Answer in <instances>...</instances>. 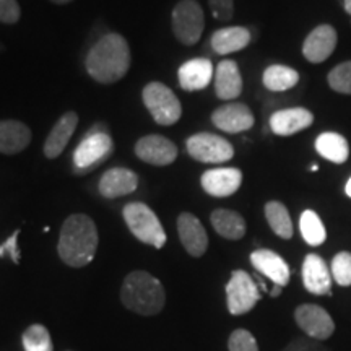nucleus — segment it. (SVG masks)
<instances>
[{
    "instance_id": "obj_14",
    "label": "nucleus",
    "mask_w": 351,
    "mask_h": 351,
    "mask_svg": "<svg viewBox=\"0 0 351 351\" xmlns=\"http://www.w3.org/2000/svg\"><path fill=\"white\" fill-rule=\"evenodd\" d=\"M178 232L189 256L202 257L208 249V234L195 215L184 212L178 218Z\"/></svg>"
},
{
    "instance_id": "obj_13",
    "label": "nucleus",
    "mask_w": 351,
    "mask_h": 351,
    "mask_svg": "<svg viewBox=\"0 0 351 351\" xmlns=\"http://www.w3.org/2000/svg\"><path fill=\"white\" fill-rule=\"evenodd\" d=\"M212 122L219 130L228 134H241L251 130L254 122V114L243 103H228L215 109L212 114Z\"/></svg>"
},
{
    "instance_id": "obj_26",
    "label": "nucleus",
    "mask_w": 351,
    "mask_h": 351,
    "mask_svg": "<svg viewBox=\"0 0 351 351\" xmlns=\"http://www.w3.org/2000/svg\"><path fill=\"white\" fill-rule=\"evenodd\" d=\"M315 150L322 158L332 163L341 165L348 160L350 145L343 135L337 132H324L315 138Z\"/></svg>"
},
{
    "instance_id": "obj_33",
    "label": "nucleus",
    "mask_w": 351,
    "mask_h": 351,
    "mask_svg": "<svg viewBox=\"0 0 351 351\" xmlns=\"http://www.w3.org/2000/svg\"><path fill=\"white\" fill-rule=\"evenodd\" d=\"M228 350L230 351H258L256 337L245 328H238L231 333L228 340Z\"/></svg>"
},
{
    "instance_id": "obj_9",
    "label": "nucleus",
    "mask_w": 351,
    "mask_h": 351,
    "mask_svg": "<svg viewBox=\"0 0 351 351\" xmlns=\"http://www.w3.org/2000/svg\"><path fill=\"white\" fill-rule=\"evenodd\" d=\"M114 150V142L106 130L93 129L86 138L78 143L73 153V165L77 171H90L104 161Z\"/></svg>"
},
{
    "instance_id": "obj_10",
    "label": "nucleus",
    "mask_w": 351,
    "mask_h": 351,
    "mask_svg": "<svg viewBox=\"0 0 351 351\" xmlns=\"http://www.w3.org/2000/svg\"><path fill=\"white\" fill-rule=\"evenodd\" d=\"M295 320L306 335L315 340L330 339L335 332V322L324 307L317 304H301L295 311Z\"/></svg>"
},
{
    "instance_id": "obj_8",
    "label": "nucleus",
    "mask_w": 351,
    "mask_h": 351,
    "mask_svg": "<svg viewBox=\"0 0 351 351\" xmlns=\"http://www.w3.org/2000/svg\"><path fill=\"white\" fill-rule=\"evenodd\" d=\"M187 153L200 163H226L234 156V148L219 135L202 132L187 138Z\"/></svg>"
},
{
    "instance_id": "obj_11",
    "label": "nucleus",
    "mask_w": 351,
    "mask_h": 351,
    "mask_svg": "<svg viewBox=\"0 0 351 351\" xmlns=\"http://www.w3.org/2000/svg\"><path fill=\"white\" fill-rule=\"evenodd\" d=\"M339 34L332 25H319L307 34L302 43V56L311 64H320L327 60L335 51Z\"/></svg>"
},
{
    "instance_id": "obj_32",
    "label": "nucleus",
    "mask_w": 351,
    "mask_h": 351,
    "mask_svg": "<svg viewBox=\"0 0 351 351\" xmlns=\"http://www.w3.org/2000/svg\"><path fill=\"white\" fill-rule=\"evenodd\" d=\"M332 276L340 287L351 285V252H339L332 261Z\"/></svg>"
},
{
    "instance_id": "obj_24",
    "label": "nucleus",
    "mask_w": 351,
    "mask_h": 351,
    "mask_svg": "<svg viewBox=\"0 0 351 351\" xmlns=\"http://www.w3.org/2000/svg\"><path fill=\"white\" fill-rule=\"evenodd\" d=\"M249 43H251V32L244 26H228V28L217 29L210 39L213 51L219 56L243 51Z\"/></svg>"
},
{
    "instance_id": "obj_2",
    "label": "nucleus",
    "mask_w": 351,
    "mask_h": 351,
    "mask_svg": "<svg viewBox=\"0 0 351 351\" xmlns=\"http://www.w3.org/2000/svg\"><path fill=\"white\" fill-rule=\"evenodd\" d=\"M98 243V230L93 219L83 213L70 215L60 230L57 252L65 265L80 269L93 261Z\"/></svg>"
},
{
    "instance_id": "obj_3",
    "label": "nucleus",
    "mask_w": 351,
    "mask_h": 351,
    "mask_svg": "<svg viewBox=\"0 0 351 351\" xmlns=\"http://www.w3.org/2000/svg\"><path fill=\"white\" fill-rule=\"evenodd\" d=\"M121 301L132 313L156 315L166 304V291L156 276L145 270H135L122 283Z\"/></svg>"
},
{
    "instance_id": "obj_19",
    "label": "nucleus",
    "mask_w": 351,
    "mask_h": 351,
    "mask_svg": "<svg viewBox=\"0 0 351 351\" xmlns=\"http://www.w3.org/2000/svg\"><path fill=\"white\" fill-rule=\"evenodd\" d=\"M138 187V176L132 169L112 168L101 176L98 189L99 194L106 199L129 195Z\"/></svg>"
},
{
    "instance_id": "obj_16",
    "label": "nucleus",
    "mask_w": 351,
    "mask_h": 351,
    "mask_svg": "<svg viewBox=\"0 0 351 351\" xmlns=\"http://www.w3.org/2000/svg\"><path fill=\"white\" fill-rule=\"evenodd\" d=\"M202 187L213 197H230L243 184V173L238 168H215L202 174Z\"/></svg>"
},
{
    "instance_id": "obj_23",
    "label": "nucleus",
    "mask_w": 351,
    "mask_h": 351,
    "mask_svg": "<svg viewBox=\"0 0 351 351\" xmlns=\"http://www.w3.org/2000/svg\"><path fill=\"white\" fill-rule=\"evenodd\" d=\"M32 142V130L20 121H0V153L16 155Z\"/></svg>"
},
{
    "instance_id": "obj_22",
    "label": "nucleus",
    "mask_w": 351,
    "mask_h": 351,
    "mask_svg": "<svg viewBox=\"0 0 351 351\" xmlns=\"http://www.w3.org/2000/svg\"><path fill=\"white\" fill-rule=\"evenodd\" d=\"M215 93L219 99H236L243 93V77L234 60H221L215 72Z\"/></svg>"
},
{
    "instance_id": "obj_31",
    "label": "nucleus",
    "mask_w": 351,
    "mask_h": 351,
    "mask_svg": "<svg viewBox=\"0 0 351 351\" xmlns=\"http://www.w3.org/2000/svg\"><path fill=\"white\" fill-rule=\"evenodd\" d=\"M328 86L341 95H351V60L341 62L328 72Z\"/></svg>"
},
{
    "instance_id": "obj_5",
    "label": "nucleus",
    "mask_w": 351,
    "mask_h": 351,
    "mask_svg": "<svg viewBox=\"0 0 351 351\" xmlns=\"http://www.w3.org/2000/svg\"><path fill=\"white\" fill-rule=\"evenodd\" d=\"M143 103L153 119L160 125H174L181 119L182 106L178 96L165 83L153 82L143 88Z\"/></svg>"
},
{
    "instance_id": "obj_28",
    "label": "nucleus",
    "mask_w": 351,
    "mask_h": 351,
    "mask_svg": "<svg viewBox=\"0 0 351 351\" xmlns=\"http://www.w3.org/2000/svg\"><path fill=\"white\" fill-rule=\"evenodd\" d=\"M265 218L269 223L271 231L282 239H291L293 238V221L289 217L288 208L285 207L282 202H267L265 204Z\"/></svg>"
},
{
    "instance_id": "obj_15",
    "label": "nucleus",
    "mask_w": 351,
    "mask_h": 351,
    "mask_svg": "<svg viewBox=\"0 0 351 351\" xmlns=\"http://www.w3.org/2000/svg\"><path fill=\"white\" fill-rule=\"evenodd\" d=\"M302 283L313 295L332 296V271L317 254H307L302 262Z\"/></svg>"
},
{
    "instance_id": "obj_38",
    "label": "nucleus",
    "mask_w": 351,
    "mask_h": 351,
    "mask_svg": "<svg viewBox=\"0 0 351 351\" xmlns=\"http://www.w3.org/2000/svg\"><path fill=\"white\" fill-rule=\"evenodd\" d=\"M343 5H345V12L351 15V0H343Z\"/></svg>"
},
{
    "instance_id": "obj_12",
    "label": "nucleus",
    "mask_w": 351,
    "mask_h": 351,
    "mask_svg": "<svg viewBox=\"0 0 351 351\" xmlns=\"http://www.w3.org/2000/svg\"><path fill=\"white\" fill-rule=\"evenodd\" d=\"M135 155L153 166H168L178 158V147L163 135H147L135 143Z\"/></svg>"
},
{
    "instance_id": "obj_36",
    "label": "nucleus",
    "mask_w": 351,
    "mask_h": 351,
    "mask_svg": "<svg viewBox=\"0 0 351 351\" xmlns=\"http://www.w3.org/2000/svg\"><path fill=\"white\" fill-rule=\"evenodd\" d=\"M19 234H20V230H16L10 238L5 241V243L0 245V257L10 256L13 263H20V251H19V244H16Z\"/></svg>"
},
{
    "instance_id": "obj_39",
    "label": "nucleus",
    "mask_w": 351,
    "mask_h": 351,
    "mask_svg": "<svg viewBox=\"0 0 351 351\" xmlns=\"http://www.w3.org/2000/svg\"><path fill=\"white\" fill-rule=\"evenodd\" d=\"M345 192H346V195H348V197H350V199H351V178L348 179V182H346Z\"/></svg>"
},
{
    "instance_id": "obj_27",
    "label": "nucleus",
    "mask_w": 351,
    "mask_h": 351,
    "mask_svg": "<svg viewBox=\"0 0 351 351\" xmlns=\"http://www.w3.org/2000/svg\"><path fill=\"white\" fill-rule=\"evenodd\" d=\"M262 82L263 86L270 91H287L298 85V82H300V73H298L295 69L288 67V65L274 64L265 69Z\"/></svg>"
},
{
    "instance_id": "obj_25",
    "label": "nucleus",
    "mask_w": 351,
    "mask_h": 351,
    "mask_svg": "<svg viewBox=\"0 0 351 351\" xmlns=\"http://www.w3.org/2000/svg\"><path fill=\"white\" fill-rule=\"evenodd\" d=\"M213 230L218 232L221 238L230 241L243 239L245 234V219L234 210L218 208L215 210L210 217Z\"/></svg>"
},
{
    "instance_id": "obj_35",
    "label": "nucleus",
    "mask_w": 351,
    "mask_h": 351,
    "mask_svg": "<svg viewBox=\"0 0 351 351\" xmlns=\"http://www.w3.org/2000/svg\"><path fill=\"white\" fill-rule=\"evenodd\" d=\"M21 16V8L16 0H0V23L15 25Z\"/></svg>"
},
{
    "instance_id": "obj_30",
    "label": "nucleus",
    "mask_w": 351,
    "mask_h": 351,
    "mask_svg": "<svg viewBox=\"0 0 351 351\" xmlns=\"http://www.w3.org/2000/svg\"><path fill=\"white\" fill-rule=\"evenodd\" d=\"M25 351H54L51 333L41 324H33L23 332L21 337Z\"/></svg>"
},
{
    "instance_id": "obj_4",
    "label": "nucleus",
    "mask_w": 351,
    "mask_h": 351,
    "mask_svg": "<svg viewBox=\"0 0 351 351\" xmlns=\"http://www.w3.org/2000/svg\"><path fill=\"white\" fill-rule=\"evenodd\" d=\"M122 215H124L132 234L138 241H142L143 244L153 245L156 249H161L166 244V232L163 226H161L156 213L148 205L142 204V202H132V204L125 205Z\"/></svg>"
},
{
    "instance_id": "obj_17",
    "label": "nucleus",
    "mask_w": 351,
    "mask_h": 351,
    "mask_svg": "<svg viewBox=\"0 0 351 351\" xmlns=\"http://www.w3.org/2000/svg\"><path fill=\"white\" fill-rule=\"evenodd\" d=\"M314 114L304 108L280 109L271 114L270 129L280 137H289L313 125Z\"/></svg>"
},
{
    "instance_id": "obj_21",
    "label": "nucleus",
    "mask_w": 351,
    "mask_h": 351,
    "mask_svg": "<svg viewBox=\"0 0 351 351\" xmlns=\"http://www.w3.org/2000/svg\"><path fill=\"white\" fill-rule=\"evenodd\" d=\"M77 125L78 116L77 112L73 111L65 112L64 116L56 122V125L52 127L49 135H47L46 142H44V155H46V158L54 160V158L60 156V153L65 150L70 138H72Z\"/></svg>"
},
{
    "instance_id": "obj_18",
    "label": "nucleus",
    "mask_w": 351,
    "mask_h": 351,
    "mask_svg": "<svg viewBox=\"0 0 351 351\" xmlns=\"http://www.w3.org/2000/svg\"><path fill=\"white\" fill-rule=\"evenodd\" d=\"M251 263L258 274L271 280L278 287H287L289 282V271L288 263L278 254L270 251V249H257L251 254Z\"/></svg>"
},
{
    "instance_id": "obj_37",
    "label": "nucleus",
    "mask_w": 351,
    "mask_h": 351,
    "mask_svg": "<svg viewBox=\"0 0 351 351\" xmlns=\"http://www.w3.org/2000/svg\"><path fill=\"white\" fill-rule=\"evenodd\" d=\"M280 293H282V287H278V285H275V288L271 289V291H270V295L274 296V298H276V296L280 295Z\"/></svg>"
},
{
    "instance_id": "obj_20",
    "label": "nucleus",
    "mask_w": 351,
    "mask_h": 351,
    "mask_svg": "<svg viewBox=\"0 0 351 351\" xmlns=\"http://www.w3.org/2000/svg\"><path fill=\"white\" fill-rule=\"evenodd\" d=\"M213 75L215 72L212 60L204 59V57L187 60L186 64L179 67L178 72L179 85L186 91L205 90L210 85V82H212Z\"/></svg>"
},
{
    "instance_id": "obj_41",
    "label": "nucleus",
    "mask_w": 351,
    "mask_h": 351,
    "mask_svg": "<svg viewBox=\"0 0 351 351\" xmlns=\"http://www.w3.org/2000/svg\"><path fill=\"white\" fill-rule=\"evenodd\" d=\"M311 171H314V173H315V171H319V166L313 165V166H311Z\"/></svg>"
},
{
    "instance_id": "obj_34",
    "label": "nucleus",
    "mask_w": 351,
    "mask_h": 351,
    "mask_svg": "<svg viewBox=\"0 0 351 351\" xmlns=\"http://www.w3.org/2000/svg\"><path fill=\"white\" fill-rule=\"evenodd\" d=\"M212 15L219 21H230L234 15V0H208Z\"/></svg>"
},
{
    "instance_id": "obj_6",
    "label": "nucleus",
    "mask_w": 351,
    "mask_h": 351,
    "mask_svg": "<svg viewBox=\"0 0 351 351\" xmlns=\"http://www.w3.org/2000/svg\"><path fill=\"white\" fill-rule=\"evenodd\" d=\"M205 28L204 8L197 0H181L173 10V32L179 43L194 46Z\"/></svg>"
},
{
    "instance_id": "obj_40",
    "label": "nucleus",
    "mask_w": 351,
    "mask_h": 351,
    "mask_svg": "<svg viewBox=\"0 0 351 351\" xmlns=\"http://www.w3.org/2000/svg\"><path fill=\"white\" fill-rule=\"evenodd\" d=\"M51 2L59 3V5H64V3H70V2H73V0H51Z\"/></svg>"
},
{
    "instance_id": "obj_7",
    "label": "nucleus",
    "mask_w": 351,
    "mask_h": 351,
    "mask_svg": "<svg viewBox=\"0 0 351 351\" xmlns=\"http://www.w3.org/2000/svg\"><path fill=\"white\" fill-rule=\"evenodd\" d=\"M261 301V293L256 282L247 271L234 270L226 285L228 311L232 315L247 314Z\"/></svg>"
},
{
    "instance_id": "obj_1",
    "label": "nucleus",
    "mask_w": 351,
    "mask_h": 351,
    "mask_svg": "<svg viewBox=\"0 0 351 351\" xmlns=\"http://www.w3.org/2000/svg\"><path fill=\"white\" fill-rule=\"evenodd\" d=\"M90 77L103 85L119 82L130 67V47L125 38L109 33L91 47L85 60Z\"/></svg>"
},
{
    "instance_id": "obj_29",
    "label": "nucleus",
    "mask_w": 351,
    "mask_h": 351,
    "mask_svg": "<svg viewBox=\"0 0 351 351\" xmlns=\"http://www.w3.org/2000/svg\"><path fill=\"white\" fill-rule=\"evenodd\" d=\"M300 230L302 239L309 245H320L326 243L327 231L322 219L314 210H304L300 218Z\"/></svg>"
}]
</instances>
